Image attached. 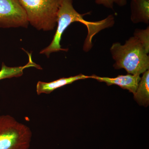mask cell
<instances>
[{"label":"cell","instance_id":"obj_1","mask_svg":"<svg viewBox=\"0 0 149 149\" xmlns=\"http://www.w3.org/2000/svg\"><path fill=\"white\" fill-rule=\"evenodd\" d=\"M73 0H63L59 8L57 18L56 33L50 44L40 52L49 57L51 54L59 51L67 52L68 49L61 47L60 43L62 36L67 27L74 22L83 23L87 27L88 35L84 43L83 50L88 52L92 49V39L101 30L112 27L114 24V17L111 15L106 18L97 22L86 21L83 19L85 14H81L75 10L73 6Z\"/></svg>","mask_w":149,"mask_h":149},{"label":"cell","instance_id":"obj_2","mask_svg":"<svg viewBox=\"0 0 149 149\" xmlns=\"http://www.w3.org/2000/svg\"><path fill=\"white\" fill-rule=\"evenodd\" d=\"M112 57L115 63V69H124L128 74L140 75L149 69V56L143 45L133 36L125 44L115 42L110 48Z\"/></svg>","mask_w":149,"mask_h":149},{"label":"cell","instance_id":"obj_3","mask_svg":"<svg viewBox=\"0 0 149 149\" xmlns=\"http://www.w3.org/2000/svg\"><path fill=\"white\" fill-rule=\"evenodd\" d=\"M63 0H18L27 20L37 30H54L59 8Z\"/></svg>","mask_w":149,"mask_h":149},{"label":"cell","instance_id":"obj_4","mask_svg":"<svg viewBox=\"0 0 149 149\" xmlns=\"http://www.w3.org/2000/svg\"><path fill=\"white\" fill-rule=\"evenodd\" d=\"M31 129L9 115L0 116V149H29Z\"/></svg>","mask_w":149,"mask_h":149},{"label":"cell","instance_id":"obj_5","mask_svg":"<svg viewBox=\"0 0 149 149\" xmlns=\"http://www.w3.org/2000/svg\"><path fill=\"white\" fill-rule=\"evenodd\" d=\"M29 24L26 13L18 0H0V27L27 28Z\"/></svg>","mask_w":149,"mask_h":149},{"label":"cell","instance_id":"obj_6","mask_svg":"<svg viewBox=\"0 0 149 149\" xmlns=\"http://www.w3.org/2000/svg\"><path fill=\"white\" fill-rule=\"evenodd\" d=\"M91 78L95 79L99 82H104L109 86L113 85H117L134 94L136 93L141 77L140 75L130 74L118 75L116 77H102L93 74L91 75Z\"/></svg>","mask_w":149,"mask_h":149},{"label":"cell","instance_id":"obj_7","mask_svg":"<svg viewBox=\"0 0 149 149\" xmlns=\"http://www.w3.org/2000/svg\"><path fill=\"white\" fill-rule=\"evenodd\" d=\"M91 78V76L82 74L68 77H63L52 82H47L39 81L36 85V92L38 95L42 94H49L58 89L65 85L72 84L75 81L80 80Z\"/></svg>","mask_w":149,"mask_h":149},{"label":"cell","instance_id":"obj_8","mask_svg":"<svg viewBox=\"0 0 149 149\" xmlns=\"http://www.w3.org/2000/svg\"><path fill=\"white\" fill-rule=\"evenodd\" d=\"M130 20L134 24H149V0H131Z\"/></svg>","mask_w":149,"mask_h":149},{"label":"cell","instance_id":"obj_9","mask_svg":"<svg viewBox=\"0 0 149 149\" xmlns=\"http://www.w3.org/2000/svg\"><path fill=\"white\" fill-rule=\"evenodd\" d=\"M26 53L29 57V61L27 64L23 66L9 67L3 63L1 68L0 70V80L6 78L21 77L23 74L24 70L29 68L34 67L38 69H42L40 65L36 64L32 61V53L27 52H26Z\"/></svg>","mask_w":149,"mask_h":149},{"label":"cell","instance_id":"obj_10","mask_svg":"<svg viewBox=\"0 0 149 149\" xmlns=\"http://www.w3.org/2000/svg\"><path fill=\"white\" fill-rule=\"evenodd\" d=\"M134 98L140 105L148 106L149 104V70L143 73Z\"/></svg>","mask_w":149,"mask_h":149},{"label":"cell","instance_id":"obj_11","mask_svg":"<svg viewBox=\"0 0 149 149\" xmlns=\"http://www.w3.org/2000/svg\"><path fill=\"white\" fill-rule=\"evenodd\" d=\"M133 36L136 37L141 42L146 53H149V27L146 29H136L133 33Z\"/></svg>","mask_w":149,"mask_h":149},{"label":"cell","instance_id":"obj_12","mask_svg":"<svg viewBox=\"0 0 149 149\" xmlns=\"http://www.w3.org/2000/svg\"><path fill=\"white\" fill-rule=\"evenodd\" d=\"M96 4L102 5L107 8L113 9V4H116L120 7H123L127 4V0H95Z\"/></svg>","mask_w":149,"mask_h":149},{"label":"cell","instance_id":"obj_13","mask_svg":"<svg viewBox=\"0 0 149 149\" xmlns=\"http://www.w3.org/2000/svg\"></svg>","mask_w":149,"mask_h":149}]
</instances>
